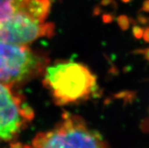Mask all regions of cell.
Segmentation results:
<instances>
[{"instance_id": "6da1fadb", "label": "cell", "mask_w": 149, "mask_h": 148, "mask_svg": "<svg viewBox=\"0 0 149 148\" xmlns=\"http://www.w3.org/2000/svg\"><path fill=\"white\" fill-rule=\"evenodd\" d=\"M43 85L59 106L77 104L97 94L96 77L86 66L60 60L45 69Z\"/></svg>"}, {"instance_id": "7a4b0ae2", "label": "cell", "mask_w": 149, "mask_h": 148, "mask_svg": "<svg viewBox=\"0 0 149 148\" xmlns=\"http://www.w3.org/2000/svg\"><path fill=\"white\" fill-rule=\"evenodd\" d=\"M47 58L25 45L0 40V83L8 88L24 84L41 74Z\"/></svg>"}, {"instance_id": "3957f363", "label": "cell", "mask_w": 149, "mask_h": 148, "mask_svg": "<svg viewBox=\"0 0 149 148\" xmlns=\"http://www.w3.org/2000/svg\"><path fill=\"white\" fill-rule=\"evenodd\" d=\"M35 147H107L99 132L91 129L85 121L64 113L62 120L50 131L40 132L32 141Z\"/></svg>"}, {"instance_id": "277c9868", "label": "cell", "mask_w": 149, "mask_h": 148, "mask_svg": "<svg viewBox=\"0 0 149 148\" xmlns=\"http://www.w3.org/2000/svg\"><path fill=\"white\" fill-rule=\"evenodd\" d=\"M33 116V109L22 97L0 83V141L13 140Z\"/></svg>"}, {"instance_id": "5b68a950", "label": "cell", "mask_w": 149, "mask_h": 148, "mask_svg": "<svg viewBox=\"0 0 149 148\" xmlns=\"http://www.w3.org/2000/svg\"><path fill=\"white\" fill-rule=\"evenodd\" d=\"M52 23L41 22L22 14L14 13L0 24V40L9 43L26 45L41 37L54 33Z\"/></svg>"}, {"instance_id": "8992f818", "label": "cell", "mask_w": 149, "mask_h": 148, "mask_svg": "<svg viewBox=\"0 0 149 148\" xmlns=\"http://www.w3.org/2000/svg\"><path fill=\"white\" fill-rule=\"evenodd\" d=\"M52 0H12L14 13L22 14L36 21H45Z\"/></svg>"}, {"instance_id": "52a82bcc", "label": "cell", "mask_w": 149, "mask_h": 148, "mask_svg": "<svg viewBox=\"0 0 149 148\" xmlns=\"http://www.w3.org/2000/svg\"><path fill=\"white\" fill-rule=\"evenodd\" d=\"M14 14L12 0H0V24Z\"/></svg>"}, {"instance_id": "ba28073f", "label": "cell", "mask_w": 149, "mask_h": 148, "mask_svg": "<svg viewBox=\"0 0 149 148\" xmlns=\"http://www.w3.org/2000/svg\"><path fill=\"white\" fill-rule=\"evenodd\" d=\"M117 23H118L120 27L123 30H127L130 26V21H129L128 17L125 15H121V16L118 17Z\"/></svg>"}, {"instance_id": "9c48e42d", "label": "cell", "mask_w": 149, "mask_h": 148, "mask_svg": "<svg viewBox=\"0 0 149 148\" xmlns=\"http://www.w3.org/2000/svg\"><path fill=\"white\" fill-rule=\"evenodd\" d=\"M132 33H133V36H135L136 39L137 40H139L143 36L144 33V29H142V27L140 26H135L133 28H132Z\"/></svg>"}, {"instance_id": "30bf717a", "label": "cell", "mask_w": 149, "mask_h": 148, "mask_svg": "<svg viewBox=\"0 0 149 148\" xmlns=\"http://www.w3.org/2000/svg\"><path fill=\"white\" fill-rule=\"evenodd\" d=\"M136 53L139 54H143L146 60H149V48L146 49H141V50H138L136 51Z\"/></svg>"}, {"instance_id": "8fae6325", "label": "cell", "mask_w": 149, "mask_h": 148, "mask_svg": "<svg viewBox=\"0 0 149 148\" xmlns=\"http://www.w3.org/2000/svg\"><path fill=\"white\" fill-rule=\"evenodd\" d=\"M143 39L146 42H149V27H147L146 30H144Z\"/></svg>"}, {"instance_id": "7c38bea8", "label": "cell", "mask_w": 149, "mask_h": 148, "mask_svg": "<svg viewBox=\"0 0 149 148\" xmlns=\"http://www.w3.org/2000/svg\"><path fill=\"white\" fill-rule=\"evenodd\" d=\"M142 10L144 11H146V12H149V0H146L143 2Z\"/></svg>"}, {"instance_id": "4fadbf2b", "label": "cell", "mask_w": 149, "mask_h": 148, "mask_svg": "<svg viewBox=\"0 0 149 148\" xmlns=\"http://www.w3.org/2000/svg\"><path fill=\"white\" fill-rule=\"evenodd\" d=\"M138 21L139 23H141V24H146V23L148 21V20L147 17H145V16L140 15V16L138 17Z\"/></svg>"}, {"instance_id": "5bb4252c", "label": "cell", "mask_w": 149, "mask_h": 148, "mask_svg": "<svg viewBox=\"0 0 149 148\" xmlns=\"http://www.w3.org/2000/svg\"><path fill=\"white\" fill-rule=\"evenodd\" d=\"M142 129L146 131H149V119L144 122V124L142 125Z\"/></svg>"}, {"instance_id": "9a60e30c", "label": "cell", "mask_w": 149, "mask_h": 148, "mask_svg": "<svg viewBox=\"0 0 149 148\" xmlns=\"http://www.w3.org/2000/svg\"><path fill=\"white\" fill-rule=\"evenodd\" d=\"M130 0H123V2H130Z\"/></svg>"}]
</instances>
